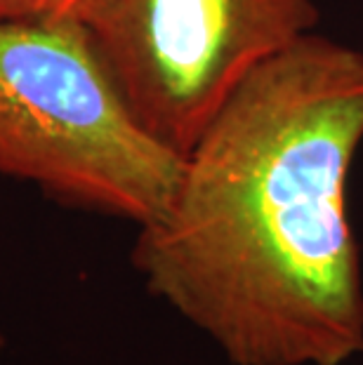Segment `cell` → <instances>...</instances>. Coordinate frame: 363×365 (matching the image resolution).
I'll return each instance as SVG.
<instances>
[{
  "instance_id": "6da1fadb",
  "label": "cell",
  "mask_w": 363,
  "mask_h": 365,
  "mask_svg": "<svg viewBox=\"0 0 363 365\" xmlns=\"http://www.w3.org/2000/svg\"><path fill=\"white\" fill-rule=\"evenodd\" d=\"M363 144V50L309 34L241 85L137 231L133 267L231 365L363 356L349 175Z\"/></svg>"
},
{
  "instance_id": "7a4b0ae2",
  "label": "cell",
  "mask_w": 363,
  "mask_h": 365,
  "mask_svg": "<svg viewBox=\"0 0 363 365\" xmlns=\"http://www.w3.org/2000/svg\"><path fill=\"white\" fill-rule=\"evenodd\" d=\"M182 165L137 120L78 19L0 24V175L140 229Z\"/></svg>"
},
{
  "instance_id": "3957f363",
  "label": "cell",
  "mask_w": 363,
  "mask_h": 365,
  "mask_svg": "<svg viewBox=\"0 0 363 365\" xmlns=\"http://www.w3.org/2000/svg\"><path fill=\"white\" fill-rule=\"evenodd\" d=\"M151 137L184 158L241 85L319 24L316 0H85L78 17Z\"/></svg>"
},
{
  "instance_id": "277c9868",
  "label": "cell",
  "mask_w": 363,
  "mask_h": 365,
  "mask_svg": "<svg viewBox=\"0 0 363 365\" xmlns=\"http://www.w3.org/2000/svg\"><path fill=\"white\" fill-rule=\"evenodd\" d=\"M83 5L85 0H0V24L73 19Z\"/></svg>"
},
{
  "instance_id": "5b68a950",
  "label": "cell",
  "mask_w": 363,
  "mask_h": 365,
  "mask_svg": "<svg viewBox=\"0 0 363 365\" xmlns=\"http://www.w3.org/2000/svg\"><path fill=\"white\" fill-rule=\"evenodd\" d=\"M3 344H5V341H3V335H0V351H3Z\"/></svg>"
}]
</instances>
